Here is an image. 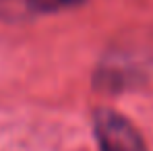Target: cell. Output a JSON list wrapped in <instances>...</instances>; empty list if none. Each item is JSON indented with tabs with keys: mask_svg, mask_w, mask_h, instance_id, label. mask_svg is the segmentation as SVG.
Wrapping results in <instances>:
<instances>
[{
	"mask_svg": "<svg viewBox=\"0 0 153 151\" xmlns=\"http://www.w3.org/2000/svg\"><path fill=\"white\" fill-rule=\"evenodd\" d=\"M93 124L102 151H147L141 132L116 110L110 108L97 110Z\"/></svg>",
	"mask_w": 153,
	"mask_h": 151,
	"instance_id": "1",
	"label": "cell"
},
{
	"mask_svg": "<svg viewBox=\"0 0 153 151\" xmlns=\"http://www.w3.org/2000/svg\"><path fill=\"white\" fill-rule=\"evenodd\" d=\"M31 8L42 10V13H54V10H62V8H71L76 4H83L85 0H27Z\"/></svg>",
	"mask_w": 153,
	"mask_h": 151,
	"instance_id": "2",
	"label": "cell"
}]
</instances>
